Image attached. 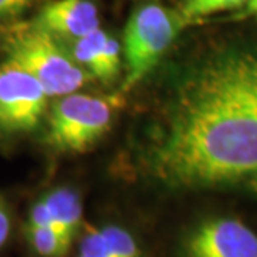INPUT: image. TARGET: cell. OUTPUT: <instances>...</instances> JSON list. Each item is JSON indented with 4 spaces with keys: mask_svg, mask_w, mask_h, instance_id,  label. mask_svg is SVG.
I'll use <instances>...</instances> for the list:
<instances>
[{
    "mask_svg": "<svg viewBox=\"0 0 257 257\" xmlns=\"http://www.w3.org/2000/svg\"><path fill=\"white\" fill-rule=\"evenodd\" d=\"M77 257H111L106 250L97 229L87 227L80 243V251Z\"/></svg>",
    "mask_w": 257,
    "mask_h": 257,
    "instance_id": "4fadbf2b",
    "label": "cell"
},
{
    "mask_svg": "<svg viewBox=\"0 0 257 257\" xmlns=\"http://www.w3.org/2000/svg\"><path fill=\"white\" fill-rule=\"evenodd\" d=\"M47 93L19 64L0 63V136L13 138L36 130L45 116Z\"/></svg>",
    "mask_w": 257,
    "mask_h": 257,
    "instance_id": "5b68a950",
    "label": "cell"
},
{
    "mask_svg": "<svg viewBox=\"0 0 257 257\" xmlns=\"http://www.w3.org/2000/svg\"><path fill=\"white\" fill-rule=\"evenodd\" d=\"M13 233V210L9 200L0 194V250L9 243Z\"/></svg>",
    "mask_w": 257,
    "mask_h": 257,
    "instance_id": "5bb4252c",
    "label": "cell"
},
{
    "mask_svg": "<svg viewBox=\"0 0 257 257\" xmlns=\"http://www.w3.org/2000/svg\"><path fill=\"white\" fill-rule=\"evenodd\" d=\"M50 217V227L73 243L83 221V206L79 193L69 186H59L39 197Z\"/></svg>",
    "mask_w": 257,
    "mask_h": 257,
    "instance_id": "9c48e42d",
    "label": "cell"
},
{
    "mask_svg": "<svg viewBox=\"0 0 257 257\" xmlns=\"http://www.w3.org/2000/svg\"><path fill=\"white\" fill-rule=\"evenodd\" d=\"M142 150L157 183L257 196V40L211 47L177 76Z\"/></svg>",
    "mask_w": 257,
    "mask_h": 257,
    "instance_id": "6da1fadb",
    "label": "cell"
},
{
    "mask_svg": "<svg viewBox=\"0 0 257 257\" xmlns=\"http://www.w3.org/2000/svg\"><path fill=\"white\" fill-rule=\"evenodd\" d=\"M183 257H257V233L236 217H210L187 233Z\"/></svg>",
    "mask_w": 257,
    "mask_h": 257,
    "instance_id": "8992f818",
    "label": "cell"
},
{
    "mask_svg": "<svg viewBox=\"0 0 257 257\" xmlns=\"http://www.w3.org/2000/svg\"><path fill=\"white\" fill-rule=\"evenodd\" d=\"M30 23L60 40H76L100 28L99 10L92 0H55Z\"/></svg>",
    "mask_w": 257,
    "mask_h": 257,
    "instance_id": "52a82bcc",
    "label": "cell"
},
{
    "mask_svg": "<svg viewBox=\"0 0 257 257\" xmlns=\"http://www.w3.org/2000/svg\"><path fill=\"white\" fill-rule=\"evenodd\" d=\"M97 231L111 257H142L138 241L126 229L116 224H109L99 227Z\"/></svg>",
    "mask_w": 257,
    "mask_h": 257,
    "instance_id": "7c38bea8",
    "label": "cell"
},
{
    "mask_svg": "<svg viewBox=\"0 0 257 257\" xmlns=\"http://www.w3.org/2000/svg\"><path fill=\"white\" fill-rule=\"evenodd\" d=\"M187 22L159 3H145L128 18L123 39L126 77L120 87L124 94L142 82L175 42Z\"/></svg>",
    "mask_w": 257,
    "mask_h": 257,
    "instance_id": "277c9868",
    "label": "cell"
},
{
    "mask_svg": "<svg viewBox=\"0 0 257 257\" xmlns=\"http://www.w3.org/2000/svg\"><path fill=\"white\" fill-rule=\"evenodd\" d=\"M23 234L30 251L36 257H64L72 246V241L52 227L25 224Z\"/></svg>",
    "mask_w": 257,
    "mask_h": 257,
    "instance_id": "30bf717a",
    "label": "cell"
},
{
    "mask_svg": "<svg viewBox=\"0 0 257 257\" xmlns=\"http://www.w3.org/2000/svg\"><path fill=\"white\" fill-rule=\"evenodd\" d=\"M2 49L6 60L32 74L49 97L74 93L92 79L64 49L59 37L30 22L10 29L2 42Z\"/></svg>",
    "mask_w": 257,
    "mask_h": 257,
    "instance_id": "7a4b0ae2",
    "label": "cell"
},
{
    "mask_svg": "<svg viewBox=\"0 0 257 257\" xmlns=\"http://www.w3.org/2000/svg\"><path fill=\"white\" fill-rule=\"evenodd\" d=\"M121 104L120 93L107 97L76 92L60 96L49 113L46 145L63 153L87 150L107 133Z\"/></svg>",
    "mask_w": 257,
    "mask_h": 257,
    "instance_id": "3957f363",
    "label": "cell"
},
{
    "mask_svg": "<svg viewBox=\"0 0 257 257\" xmlns=\"http://www.w3.org/2000/svg\"><path fill=\"white\" fill-rule=\"evenodd\" d=\"M231 10H246L257 15V0H184L180 13L190 23L192 20Z\"/></svg>",
    "mask_w": 257,
    "mask_h": 257,
    "instance_id": "8fae6325",
    "label": "cell"
},
{
    "mask_svg": "<svg viewBox=\"0 0 257 257\" xmlns=\"http://www.w3.org/2000/svg\"><path fill=\"white\" fill-rule=\"evenodd\" d=\"M40 0H0V22L19 18Z\"/></svg>",
    "mask_w": 257,
    "mask_h": 257,
    "instance_id": "9a60e30c",
    "label": "cell"
},
{
    "mask_svg": "<svg viewBox=\"0 0 257 257\" xmlns=\"http://www.w3.org/2000/svg\"><path fill=\"white\" fill-rule=\"evenodd\" d=\"M70 53L87 73L101 82H113L120 74L121 46L100 28L73 40Z\"/></svg>",
    "mask_w": 257,
    "mask_h": 257,
    "instance_id": "ba28073f",
    "label": "cell"
}]
</instances>
